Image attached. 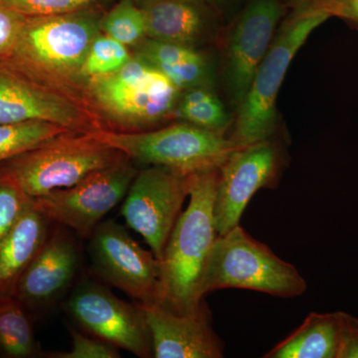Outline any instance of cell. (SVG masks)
Returning <instances> with one entry per match:
<instances>
[{
	"instance_id": "cell-23",
	"label": "cell",
	"mask_w": 358,
	"mask_h": 358,
	"mask_svg": "<svg viewBox=\"0 0 358 358\" xmlns=\"http://www.w3.org/2000/svg\"><path fill=\"white\" fill-rule=\"evenodd\" d=\"M101 31L127 47L147 38L145 13L134 0H120L101 20Z\"/></svg>"
},
{
	"instance_id": "cell-3",
	"label": "cell",
	"mask_w": 358,
	"mask_h": 358,
	"mask_svg": "<svg viewBox=\"0 0 358 358\" xmlns=\"http://www.w3.org/2000/svg\"><path fill=\"white\" fill-rule=\"evenodd\" d=\"M180 90L160 71L133 55L114 74L92 78L87 83V102L101 126L110 131H141L176 113Z\"/></svg>"
},
{
	"instance_id": "cell-7",
	"label": "cell",
	"mask_w": 358,
	"mask_h": 358,
	"mask_svg": "<svg viewBox=\"0 0 358 358\" xmlns=\"http://www.w3.org/2000/svg\"><path fill=\"white\" fill-rule=\"evenodd\" d=\"M90 133L131 160L164 167L185 176L219 169L239 148L222 133L185 122L155 131L96 129Z\"/></svg>"
},
{
	"instance_id": "cell-14",
	"label": "cell",
	"mask_w": 358,
	"mask_h": 358,
	"mask_svg": "<svg viewBox=\"0 0 358 358\" xmlns=\"http://www.w3.org/2000/svg\"><path fill=\"white\" fill-rule=\"evenodd\" d=\"M282 7L280 0H251L233 28L226 82L233 102H243L256 71L272 44Z\"/></svg>"
},
{
	"instance_id": "cell-16",
	"label": "cell",
	"mask_w": 358,
	"mask_h": 358,
	"mask_svg": "<svg viewBox=\"0 0 358 358\" xmlns=\"http://www.w3.org/2000/svg\"><path fill=\"white\" fill-rule=\"evenodd\" d=\"M140 305L152 334L154 357H224V343L212 327L205 300L197 310L185 313H174L157 303Z\"/></svg>"
},
{
	"instance_id": "cell-29",
	"label": "cell",
	"mask_w": 358,
	"mask_h": 358,
	"mask_svg": "<svg viewBox=\"0 0 358 358\" xmlns=\"http://www.w3.org/2000/svg\"><path fill=\"white\" fill-rule=\"evenodd\" d=\"M308 6L358 28V0H301Z\"/></svg>"
},
{
	"instance_id": "cell-5",
	"label": "cell",
	"mask_w": 358,
	"mask_h": 358,
	"mask_svg": "<svg viewBox=\"0 0 358 358\" xmlns=\"http://www.w3.org/2000/svg\"><path fill=\"white\" fill-rule=\"evenodd\" d=\"M90 131H71L16 155L0 164V176L10 179L35 199L69 188L89 174L128 159Z\"/></svg>"
},
{
	"instance_id": "cell-9",
	"label": "cell",
	"mask_w": 358,
	"mask_h": 358,
	"mask_svg": "<svg viewBox=\"0 0 358 358\" xmlns=\"http://www.w3.org/2000/svg\"><path fill=\"white\" fill-rule=\"evenodd\" d=\"M138 171L128 157L89 174L69 188L33 201L52 222L89 239L96 226L124 199Z\"/></svg>"
},
{
	"instance_id": "cell-12",
	"label": "cell",
	"mask_w": 358,
	"mask_h": 358,
	"mask_svg": "<svg viewBox=\"0 0 358 358\" xmlns=\"http://www.w3.org/2000/svg\"><path fill=\"white\" fill-rule=\"evenodd\" d=\"M281 164L280 148L271 138L237 148L223 162L218 169L213 206L218 235L239 225L259 190L274 187Z\"/></svg>"
},
{
	"instance_id": "cell-28",
	"label": "cell",
	"mask_w": 358,
	"mask_h": 358,
	"mask_svg": "<svg viewBox=\"0 0 358 358\" xmlns=\"http://www.w3.org/2000/svg\"><path fill=\"white\" fill-rule=\"evenodd\" d=\"M26 17L0 2V58H7L20 36Z\"/></svg>"
},
{
	"instance_id": "cell-4",
	"label": "cell",
	"mask_w": 358,
	"mask_h": 358,
	"mask_svg": "<svg viewBox=\"0 0 358 358\" xmlns=\"http://www.w3.org/2000/svg\"><path fill=\"white\" fill-rule=\"evenodd\" d=\"M223 289L260 292L278 298L300 296L307 282L291 263L275 255L241 226L218 235L202 280L203 296Z\"/></svg>"
},
{
	"instance_id": "cell-25",
	"label": "cell",
	"mask_w": 358,
	"mask_h": 358,
	"mask_svg": "<svg viewBox=\"0 0 358 358\" xmlns=\"http://www.w3.org/2000/svg\"><path fill=\"white\" fill-rule=\"evenodd\" d=\"M98 0H0L23 17L56 15L95 6Z\"/></svg>"
},
{
	"instance_id": "cell-18",
	"label": "cell",
	"mask_w": 358,
	"mask_h": 358,
	"mask_svg": "<svg viewBox=\"0 0 358 358\" xmlns=\"http://www.w3.org/2000/svg\"><path fill=\"white\" fill-rule=\"evenodd\" d=\"M148 38L193 47L211 23L205 0H159L141 6Z\"/></svg>"
},
{
	"instance_id": "cell-1",
	"label": "cell",
	"mask_w": 358,
	"mask_h": 358,
	"mask_svg": "<svg viewBox=\"0 0 358 358\" xmlns=\"http://www.w3.org/2000/svg\"><path fill=\"white\" fill-rule=\"evenodd\" d=\"M102 17L94 6L26 17L13 51L4 59L39 83L70 96L95 117L89 110L82 70L101 33Z\"/></svg>"
},
{
	"instance_id": "cell-6",
	"label": "cell",
	"mask_w": 358,
	"mask_h": 358,
	"mask_svg": "<svg viewBox=\"0 0 358 358\" xmlns=\"http://www.w3.org/2000/svg\"><path fill=\"white\" fill-rule=\"evenodd\" d=\"M329 18L327 13L301 1L282 23L239 106L234 133L230 138L238 148L273 136L277 124L275 102L287 71L313 30Z\"/></svg>"
},
{
	"instance_id": "cell-30",
	"label": "cell",
	"mask_w": 358,
	"mask_h": 358,
	"mask_svg": "<svg viewBox=\"0 0 358 358\" xmlns=\"http://www.w3.org/2000/svg\"><path fill=\"white\" fill-rule=\"evenodd\" d=\"M338 358H358V319L343 313Z\"/></svg>"
},
{
	"instance_id": "cell-8",
	"label": "cell",
	"mask_w": 358,
	"mask_h": 358,
	"mask_svg": "<svg viewBox=\"0 0 358 358\" xmlns=\"http://www.w3.org/2000/svg\"><path fill=\"white\" fill-rule=\"evenodd\" d=\"M94 273L140 303H159L162 266L115 220L103 221L89 237Z\"/></svg>"
},
{
	"instance_id": "cell-31",
	"label": "cell",
	"mask_w": 358,
	"mask_h": 358,
	"mask_svg": "<svg viewBox=\"0 0 358 358\" xmlns=\"http://www.w3.org/2000/svg\"><path fill=\"white\" fill-rule=\"evenodd\" d=\"M205 1L214 7H222L224 4L228 3L230 0H205Z\"/></svg>"
},
{
	"instance_id": "cell-13",
	"label": "cell",
	"mask_w": 358,
	"mask_h": 358,
	"mask_svg": "<svg viewBox=\"0 0 358 358\" xmlns=\"http://www.w3.org/2000/svg\"><path fill=\"white\" fill-rule=\"evenodd\" d=\"M49 122L73 131L102 129L83 106L0 58V124Z\"/></svg>"
},
{
	"instance_id": "cell-21",
	"label": "cell",
	"mask_w": 358,
	"mask_h": 358,
	"mask_svg": "<svg viewBox=\"0 0 358 358\" xmlns=\"http://www.w3.org/2000/svg\"><path fill=\"white\" fill-rule=\"evenodd\" d=\"M71 131L49 122L0 124V164Z\"/></svg>"
},
{
	"instance_id": "cell-11",
	"label": "cell",
	"mask_w": 358,
	"mask_h": 358,
	"mask_svg": "<svg viewBox=\"0 0 358 358\" xmlns=\"http://www.w3.org/2000/svg\"><path fill=\"white\" fill-rule=\"evenodd\" d=\"M189 190L190 176L155 166L138 171L129 186L122 206V217L143 236L159 260Z\"/></svg>"
},
{
	"instance_id": "cell-26",
	"label": "cell",
	"mask_w": 358,
	"mask_h": 358,
	"mask_svg": "<svg viewBox=\"0 0 358 358\" xmlns=\"http://www.w3.org/2000/svg\"><path fill=\"white\" fill-rule=\"evenodd\" d=\"M72 338V348L68 352L45 353L49 358H119V348L103 339L82 333L74 327H69Z\"/></svg>"
},
{
	"instance_id": "cell-10",
	"label": "cell",
	"mask_w": 358,
	"mask_h": 358,
	"mask_svg": "<svg viewBox=\"0 0 358 358\" xmlns=\"http://www.w3.org/2000/svg\"><path fill=\"white\" fill-rule=\"evenodd\" d=\"M65 310L86 333L136 357H154L150 327L136 301L127 303L105 285L84 279L66 301Z\"/></svg>"
},
{
	"instance_id": "cell-20",
	"label": "cell",
	"mask_w": 358,
	"mask_h": 358,
	"mask_svg": "<svg viewBox=\"0 0 358 358\" xmlns=\"http://www.w3.org/2000/svg\"><path fill=\"white\" fill-rule=\"evenodd\" d=\"M45 357L34 334L31 313L13 294H0V357Z\"/></svg>"
},
{
	"instance_id": "cell-2",
	"label": "cell",
	"mask_w": 358,
	"mask_h": 358,
	"mask_svg": "<svg viewBox=\"0 0 358 358\" xmlns=\"http://www.w3.org/2000/svg\"><path fill=\"white\" fill-rule=\"evenodd\" d=\"M218 169L190 176L189 203L174 225L162 266L160 305L174 313L197 310L205 296L202 280L218 232L213 206Z\"/></svg>"
},
{
	"instance_id": "cell-17",
	"label": "cell",
	"mask_w": 358,
	"mask_h": 358,
	"mask_svg": "<svg viewBox=\"0 0 358 358\" xmlns=\"http://www.w3.org/2000/svg\"><path fill=\"white\" fill-rule=\"evenodd\" d=\"M52 221L34 201L0 241V294H13L17 282L50 235Z\"/></svg>"
},
{
	"instance_id": "cell-15",
	"label": "cell",
	"mask_w": 358,
	"mask_h": 358,
	"mask_svg": "<svg viewBox=\"0 0 358 358\" xmlns=\"http://www.w3.org/2000/svg\"><path fill=\"white\" fill-rule=\"evenodd\" d=\"M52 228L38 254L17 282L13 296L29 313L46 310L64 296L81 262L79 245L67 228Z\"/></svg>"
},
{
	"instance_id": "cell-32",
	"label": "cell",
	"mask_w": 358,
	"mask_h": 358,
	"mask_svg": "<svg viewBox=\"0 0 358 358\" xmlns=\"http://www.w3.org/2000/svg\"><path fill=\"white\" fill-rule=\"evenodd\" d=\"M138 6H143L145 4L150 3V2L159 1V0H134Z\"/></svg>"
},
{
	"instance_id": "cell-27",
	"label": "cell",
	"mask_w": 358,
	"mask_h": 358,
	"mask_svg": "<svg viewBox=\"0 0 358 358\" xmlns=\"http://www.w3.org/2000/svg\"><path fill=\"white\" fill-rule=\"evenodd\" d=\"M31 201V197L25 194L13 181L0 176V241Z\"/></svg>"
},
{
	"instance_id": "cell-24",
	"label": "cell",
	"mask_w": 358,
	"mask_h": 358,
	"mask_svg": "<svg viewBox=\"0 0 358 358\" xmlns=\"http://www.w3.org/2000/svg\"><path fill=\"white\" fill-rule=\"evenodd\" d=\"M131 57L133 55L129 47L101 31L90 47L82 74L88 83V80L92 78L114 74L124 67Z\"/></svg>"
},
{
	"instance_id": "cell-22",
	"label": "cell",
	"mask_w": 358,
	"mask_h": 358,
	"mask_svg": "<svg viewBox=\"0 0 358 358\" xmlns=\"http://www.w3.org/2000/svg\"><path fill=\"white\" fill-rule=\"evenodd\" d=\"M174 114L185 122L218 133L229 121L222 102L207 87L186 90Z\"/></svg>"
},
{
	"instance_id": "cell-19",
	"label": "cell",
	"mask_w": 358,
	"mask_h": 358,
	"mask_svg": "<svg viewBox=\"0 0 358 358\" xmlns=\"http://www.w3.org/2000/svg\"><path fill=\"white\" fill-rule=\"evenodd\" d=\"M343 313H310L264 358H338Z\"/></svg>"
}]
</instances>
